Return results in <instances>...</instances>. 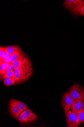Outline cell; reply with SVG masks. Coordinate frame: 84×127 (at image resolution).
<instances>
[{"instance_id":"obj_22","label":"cell","mask_w":84,"mask_h":127,"mask_svg":"<svg viewBox=\"0 0 84 127\" xmlns=\"http://www.w3.org/2000/svg\"><path fill=\"white\" fill-rule=\"evenodd\" d=\"M82 109H83V110L84 111V101L83 102V105L82 108Z\"/></svg>"},{"instance_id":"obj_8","label":"cell","mask_w":84,"mask_h":127,"mask_svg":"<svg viewBox=\"0 0 84 127\" xmlns=\"http://www.w3.org/2000/svg\"><path fill=\"white\" fill-rule=\"evenodd\" d=\"M84 101L80 100L73 99V101L72 104L71 110L75 113L82 108Z\"/></svg>"},{"instance_id":"obj_20","label":"cell","mask_w":84,"mask_h":127,"mask_svg":"<svg viewBox=\"0 0 84 127\" xmlns=\"http://www.w3.org/2000/svg\"><path fill=\"white\" fill-rule=\"evenodd\" d=\"M4 48L5 51L4 55L2 57V58L0 60H4L6 58L8 55L9 54L5 47H4Z\"/></svg>"},{"instance_id":"obj_7","label":"cell","mask_w":84,"mask_h":127,"mask_svg":"<svg viewBox=\"0 0 84 127\" xmlns=\"http://www.w3.org/2000/svg\"><path fill=\"white\" fill-rule=\"evenodd\" d=\"M10 112L12 115L15 119H17L21 112L14 100L11 99L9 104Z\"/></svg>"},{"instance_id":"obj_11","label":"cell","mask_w":84,"mask_h":127,"mask_svg":"<svg viewBox=\"0 0 84 127\" xmlns=\"http://www.w3.org/2000/svg\"><path fill=\"white\" fill-rule=\"evenodd\" d=\"M14 70L13 63H11L6 70L2 73H0L1 80H3L4 77L7 73Z\"/></svg>"},{"instance_id":"obj_4","label":"cell","mask_w":84,"mask_h":127,"mask_svg":"<svg viewBox=\"0 0 84 127\" xmlns=\"http://www.w3.org/2000/svg\"><path fill=\"white\" fill-rule=\"evenodd\" d=\"M68 91L71 96L73 98L84 101V89L79 84H74L70 87Z\"/></svg>"},{"instance_id":"obj_12","label":"cell","mask_w":84,"mask_h":127,"mask_svg":"<svg viewBox=\"0 0 84 127\" xmlns=\"http://www.w3.org/2000/svg\"><path fill=\"white\" fill-rule=\"evenodd\" d=\"M15 76L12 77L5 78L4 79V84L7 86L13 85L15 83Z\"/></svg>"},{"instance_id":"obj_14","label":"cell","mask_w":84,"mask_h":127,"mask_svg":"<svg viewBox=\"0 0 84 127\" xmlns=\"http://www.w3.org/2000/svg\"><path fill=\"white\" fill-rule=\"evenodd\" d=\"M22 51L15 53L12 55V58L11 61V63H13L18 59H19L24 54Z\"/></svg>"},{"instance_id":"obj_1","label":"cell","mask_w":84,"mask_h":127,"mask_svg":"<svg viewBox=\"0 0 84 127\" xmlns=\"http://www.w3.org/2000/svg\"><path fill=\"white\" fill-rule=\"evenodd\" d=\"M33 72L32 62L29 58L15 70V84L18 85L26 82L32 76Z\"/></svg>"},{"instance_id":"obj_21","label":"cell","mask_w":84,"mask_h":127,"mask_svg":"<svg viewBox=\"0 0 84 127\" xmlns=\"http://www.w3.org/2000/svg\"><path fill=\"white\" fill-rule=\"evenodd\" d=\"M80 15L81 16H84V4L82 7L80 12Z\"/></svg>"},{"instance_id":"obj_19","label":"cell","mask_w":84,"mask_h":127,"mask_svg":"<svg viewBox=\"0 0 84 127\" xmlns=\"http://www.w3.org/2000/svg\"><path fill=\"white\" fill-rule=\"evenodd\" d=\"M11 58L12 55L9 54L6 58L4 60L5 62L7 63H11Z\"/></svg>"},{"instance_id":"obj_17","label":"cell","mask_w":84,"mask_h":127,"mask_svg":"<svg viewBox=\"0 0 84 127\" xmlns=\"http://www.w3.org/2000/svg\"><path fill=\"white\" fill-rule=\"evenodd\" d=\"M15 76V70H14L7 73L4 77L3 79L5 78L12 77Z\"/></svg>"},{"instance_id":"obj_18","label":"cell","mask_w":84,"mask_h":127,"mask_svg":"<svg viewBox=\"0 0 84 127\" xmlns=\"http://www.w3.org/2000/svg\"><path fill=\"white\" fill-rule=\"evenodd\" d=\"M4 47L1 46L0 47V60L2 58L4 55Z\"/></svg>"},{"instance_id":"obj_10","label":"cell","mask_w":84,"mask_h":127,"mask_svg":"<svg viewBox=\"0 0 84 127\" xmlns=\"http://www.w3.org/2000/svg\"><path fill=\"white\" fill-rule=\"evenodd\" d=\"M5 48L9 53L12 55L15 53L21 52L22 50L19 46L17 45H11L5 47Z\"/></svg>"},{"instance_id":"obj_13","label":"cell","mask_w":84,"mask_h":127,"mask_svg":"<svg viewBox=\"0 0 84 127\" xmlns=\"http://www.w3.org/2000/svg\"><path fill=\"white\" fill-rule=\"evenodd\" d=\"M15 101L22 112L27 109L28 106L25 103L19 101L14 99Z\"/></svg>"},{"instance_id":"obj_6","label":"cell","mask_w":84,"mask_h":127,"mask_svg":"<svg viewBox=\"0 0 84 127\" xmlns=\"http://www.w3.org/2000/svg\"><path fill=\"white\" fill-rule=\"evenodd\" d=\"M73 99L71 96L68 90L65 92L63 94L62 98L61 104L65 113L71 109Z\"/></svg>"},{"instance_id":"obj_5","label":"cell","mask_w":84,"mask_h":127,"mask_svg":"<svg viewBox=\"0 0 84 127\" xmlns=\"http://www.w3.org/2000/svg\"><path fill=\"white\" fill-rule=\"evenodd\" d=\"M66 123L68 127H78L82 124L77 115L69 110L65 113Z\"/></svg>"},{"instance_id":"obj_2","label":"cell","mask_w":84,"mask_h":127,"mask_svg":"<svg viewBox=\"0 0 84 127\" xmlns=\"http://www.w3.org/2000/svg\"><path fill=\"white\" fill-rule=\"evenodd\" d=\"M84 4V1L82 0H65L62 6L70 11L75 19L80 16V11Z\"/></svg>"},{"instance_id":"obj_15","label":"cell","mask_w":84,"mask_h":127,"mask_svg":"<svg viewBox=\"0 0 84 127\" xmlns=\"http://www.w3.org/2000/svg\"><path fill=\"white\" fill-rule=\"evenodd\" d=\"M75 114L81 123H84V111L81 108Z\"/></svg>"},{"instance_id":"obj_3","label":"cell","mask_w":84,"mask_h":127,"mask_svg":"<svg viewBox=\"0 0 84 127\" xmlns=\"http://www.w3.org/2000/svg\"><path fill=\"white\" fill-rule=\"evenodd\" d=\"M39 118V116L29 109L21 113L18 118V120L21 123L27 124L37 121Z\"/></svg>"},{"instance_id":"obj_9","label":"cell","mask_w":84,"mask_h":127,"mask_svg":"<svg viewBox=\"0 0 84 127\" xmlns=\"http://www.w3.org/2000/svg\"><path fill=\"white\" fill-rule=\"evenodd\" d=\"M29 58L27 56L24 54L19 59L13 63L15 70L18 68L21 64L25 62Z\"/></svg>"},{"instance_id":"obj_16","label":"cell","mask_w":84,"mask_h":127,"mask_svg":"<svg viewBox=\"0 0 84 127\" xmlns=\"http://www.w3.org/2000/svg\"><path fill=\"white\" fill-rule=\"evenodd\" d=\"M10 63L5 62L2 63L0 64V73H2L6 70L8 67Z\"/></svg>"}]
</instances>
